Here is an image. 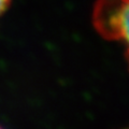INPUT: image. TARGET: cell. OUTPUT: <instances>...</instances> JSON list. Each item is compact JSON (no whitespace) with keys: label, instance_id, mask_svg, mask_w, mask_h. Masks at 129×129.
<instances>
[{"label":"cell","instance_id":"6da1fadb","mask_svg":"<svg viewBox=\"0 0 129 129\" xmlns=\"http://www.w3.org/2000/svg\"><path fill=\"white\" fill-rule=\"evenodd\" d=\"M94 25L104 39L122 44L129 66V0H98Z\"/></svg>","mask_w":129,"mask_h":129},{"label":"cell","instance_id":"7a4b0ae2","mask_svg":"<svg viewBox=\"0 0 129 129\" xmlns=\"http://www.w3.org/2000/svg\"><path fill=\"white\" fill-rule=\"evenodd\" d=\"M11 0H0V17L3 15V13L7 11V9L9 8Z\"/></svg>","mask_w":129,"mask_h":129},{"label":"cell","instance_id":"3957f363","mask_svg":"<svg viewBox=\"0 0 129 129\" xmlns=\"http://www.w3.org/2000/svg\"><path fill=\"white\" fill-rule=\"evenodd\" d=\"M0 129H2V128H0Z\"/></svg>","mask_w":129,"mask_h":129},{"label":"cell","instance_id":"277c9868","mask_svg":"<svg viewBox=\"0 0 129 129\" xmlns=\"http://www.w3.org/2000/svg\"><path fill=\"white\" fill-rule=\"evenodd\" d=\"M127 129H129V128H127Z\"/></svg>","mask_w":129,"mask_h":129}]
</instances>
